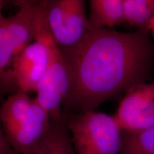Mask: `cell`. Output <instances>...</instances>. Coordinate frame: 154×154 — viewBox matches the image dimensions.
Listing matches in <instances>:
<instances>
[{"label": "cell", "mask_w": 154, "mask_h": 154, "mask_svg": "<svg viewBox=\"0 0 154 154\" xmlns=\"http://www.w3.org/2000/svg\"><path fill=\"white\" fill-rule=\"evenodd\" d=\"M61 49L69 79L63 113L96 111L146 82L154 64V43L147 30L91 28L74 47Z\"/></svg>", "instance_id": "obj_1"}, {"label": "cell", "mask_w": 154, "mask_h": 154, "mask_svg": "<svg viewBox=\"0 0 154 154\" xmlns=\"http://www.w3.org/2000/svg\"><path fill=\"white\" fill-rule=\"evenodd\" d=\"M0 121L5 137L16 154H26L39 143L52 120L35 98L17 91L0 105Z\"/></svg>", "instance_id": "obj_2"}, {"label": "cell", "mask_w": 154, "mask_h": 154, "mask_svg": "<svg viewBox=\"0 0 154 154\" xmlns=\"http://www.w3.org/2000/svg\"><path fill=\"white\" fill-rule=\"evenodd\" d=\"M35 39L42 40L49 49L47 72L36 91L35 99L51 120L63 117V105L69 89V74L61 48L56 43L48 26L43 4H35Z\"/></svg>", "instance_id": "obj_3"}, {"label": "cell", "mask_w": 154, "mask_h": 154, "mask_svg": "<svg viewBox=\"0 0 154 154\" xmlns=\"http://www.w3.org/2000/svg\"><path fill=\"white\" fill-rule=\"evenodd\" d=\"M76 154H120L123 131L114 116L96 111L63 113Z\"/></svg>", "instance_id": "obj_4"}, {"label": "cell", "mask_w": 154, "mask_h": 154, "mask_svg": "<svg viewBox=\"0 0 154 154\" xmlns=\"http://www.w3.org/2000/svg\"><path fill=\"white\" fill-rule=\"evenodd\" d=\"M35 4L21 7L12 16L0 19V98L18 91L14 69L17 58L35 39Z\"/></svg>", "instance_id": "obj_5"}, {"label": "cell", "mask_w": 154, "mask_h": 154, "mask_svg": "<svg viewBox=\"0 0 154 154\" xmlns=\"http://www.w3.org/2000/svg\"><path fill=\"white\" fill-rule=\"evenodd\" d=\"M42 4L50 32L61 49L74 47L91 29L85 0H47Z\"/></svg>", "instance_id": "obj_6"}, {"label": "cell", "mask_w": 154, "mask_h": 154, "mask_svg": "<svg viewBox=\"0 0 154 154\" xmlns=\"http://www.w3.org/2000/svg\"><path fill=\"white\" fill-rule=\"evenodd\" d=\"M114 117L123 132L154 127V83H142L127 91Z\"/></svg>", "instance_id": "obj_7"}, {"label": "cell", "mask_w": 154, "mask_h": 154, "mask_svg": "<svg viewBox=\"0 0 154 154\" xmlns=\"http://www.w3.org/2000/svg\"><path fill=\"white\" fill-rule=\"evenodd\" d=\"M49 63V49L42 40L36 38L28 44L17 57L13 69L18 91L36 93Z\"/></svg>", "instance_id": "obj_8"}, {"label": "cell", "mask_w": 154, "mask_h": 154, "mask_svg": "<svg viewBox=\"0 0 154 154\" xmlns=\"http://www.w3.org/2000/svg\"><path fill=\"white\" fill-rule=\"evenodd\" d=\"M26 154H76L64 117L52 121L45 137Z\"/></svg>", "instance_id": "obj_9"}, {"label": "cell", "mask_w": 154, "mask_h": 154, "mask_svg": "<svg viewBox=\"0 0 154 154\" xmlns=\"http://www.w3.org/2000/svg\"><path fill=\"white\" fill-rule=\"evenodd\" d=\"M89 22L94 29L111 28L124 22L123 0H100L91 9Z\"/></svg>", "instance_id": "obj_10"}, {"label": "cell", "mask_w": 154, "mask_h": 154, "mask_svg": "<svg viewBox=\"0 0 154 154\" xmlns=\"http://www.w3.org/2000/svg\"><path fill=\"white\" fill-rule=\"evenodd\" d=\"M124 22L140 30L149 31L154 7L141 0H123Z\"/></svg>", "instance_id": "obj_11"}, {"label": "cell", "mask_w": 154, "mask_h": 154, "mask_svg": "<svg viewBox=\"0 0 154 154\" xmlns=\"http://www.w3.org/2000/svg\"><path fill=\"white\" fill-rule=\"evenodd\" d=\"M120 154H154V127L136 132H123Z\"/></svg>", "instance_id": "obj_12"}, {"label": "cell", "mask_w": 154, "mask_h": 154, "mask_svg": "<svg viewBox=\"0 0 154 154\" xmlns=\"http://www.w3.org/2000/svg\"><path fill=\"white\" fill-rule=\"evenodd\" d=\"M0 154H16L4 134L0 121Z\"/></svg>", "instance_id": "obj_13"}, {"label": "cell", "mask_w": 154, "mask_h": 154, "mask_svg": "<svg viewBox=\"0 0 154 154\" xmlns=\"http://www.w3.org/2000/svg\"><path fill=\"white\" fill-rule=\"evenodd\" d=\"M6 1H10L14 5L18 6L19 8L24 7V6L32 4L33 0H6Z\"/></svg>", "instance_id": "obj_14"}, {"label": "cell", "mask_w": 154, "mask_h": 154, "mask_svg": "<svg viewBox=\"0 0 154 154\" xmlns=\"http://www.w3.org/2000/svg\"><path fill=\"white\" fill-rule=\"evenodd\" d=\"M90 1V7L91 9L94 8V7H96V5L99 2L100 0H89Z\"/></svg>", "instance_id": "obj_15"}, {"label": "cell", "mask_w": 154, "mask_h": 154, "mask_svg": "<svg viewBox=\"0 0 154 154\" xmlns=\"http://www.w3.org/2000/svg\"><path fill=\"white\" fill-rule=\"evenodd\" d=\"M6 0H0V19L3 17L2 13V10L3 6H4V3Z\"/></svg>", "instance_id": "obj_16"}, {"label": "cell", "mask_w": 154, "mask_h": 154, "mask_svg": "<svg viewBox=\"0 0 154 154\" xmlns=\"http://www.w3.org/2000/svg\"><path fill=\"white\" fill-rule=\"evenodd\" d=\"M149 30H151L152 32H153V34H154V17L152 19V20L151 21V23H150Z\"/></svg>", "instance_id": "obj_17"}, {"label": "cell", "mask_w": 154, "mask_h": 154, "mask_svg": "<svg viewBox=\"0 0 154 154\" xmlns=\"http://www.w3.org/2000/svg\"><path fill=\"white\" fill-rule=\"evenodd\" d=\"M47 0H33L32 4H39V3H44L47 2Z\"/></svg>", "instance_id": "obj_18"}, {"label": "cell", "mask_w": 154, "mask_h": 154, "mask_svg": "<svg viewBox=\"0 0 154 154\" xmlns=\"http://www.w3.org/2000/svg\"><path fill=\"white\" fill-rule=\"evenodd\" d=\"M141 1L145 2H147L149 5H151V6L154 7V0H141Z\"/></svg>", "instance_id": "obj_19"}, {"label": "cell", "mask_w": 154, "mask_h": 154, "mask_svg": "<svg viewBox=\"0 0 154 154\" xmlns=\"http://www.w3.org/2000/svg\"><path fill=\"white\" fill-rule=\"evenodd\" d=\"M2 102H3V100H2V99H1V98H0V103H2Z\"/></svg>", "instance_id": "obj_20"}]
</instances>
